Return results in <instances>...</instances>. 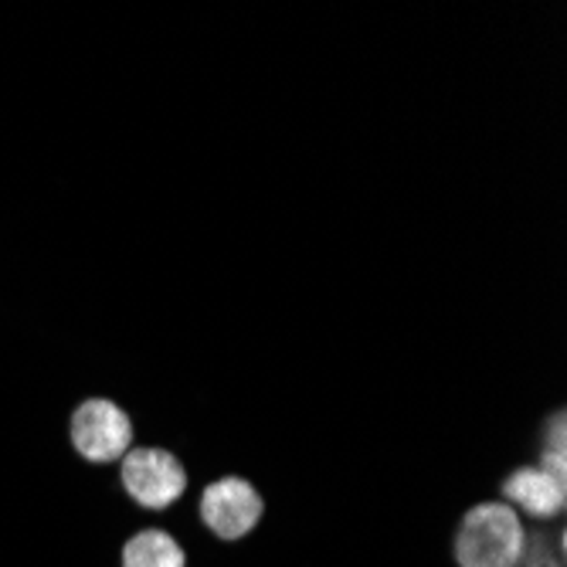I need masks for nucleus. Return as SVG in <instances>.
<instances>
[{"instance_id":"1","label":"nucleus","mask_w":567,"mask_h":567,"mask_svg":"<svg viewBox=\"0 0 567 567\" xmlns=\"http://www.w3.org/2000/svg\"><path fill=\"white\" fill-rule=\"evenodd\" d=\"M527 550V530L517 509L503 499L476 503L455 530L458 567H520Z\"/></svg>"},{"instance_id":"2","label":"nucleus","mask_w":567,"mask_h":567,"mask_svg":"<svg viewBox=\"0 0 567 567\" xmlns=\"http://www.w3.org/2000/svg\"><path fill=\"white\" fill-rule=\"evenodd\" d=\"M120 486L143 509H167L187 496L190 476L184 462L164 445H133L120 458Z\"/></svg>"},{"instance_id":"3","label":"nucleus","mask_w":567,"mask_h":567,"mask_svg":"<svg viewBox=\"0 0 567 567\" xmlns=\"http://www.w3.org/2000/svg\"><path fill=\"white\" fill-rule=\"evenodd\" d=\"M69 442L92 466H113L133 449L136 439L120 404H113L110 398H89L72 411Z\"/></svg>"},{"instance_id":"4","label":"nucleus","mask_w":567,"mask_h":567,"mask_svg":"<svg viewBox=\"0 0 567 567\" xmlns=\"http://www.w3.org/2000/svg\"><path fill=\"white\" fill-rule=\"evenodd\" d=\"M266 513V499L245 476H218L200 489L197 517L215 537L241 540L259 527Z\"/></svg>"},{"instance_id":"5","label":"nucleus","mask_w":567,"mask_h":567,"mask_svg":"<svg viewBox=\"0 0 567 567\" xmlns=\"http://www.w3.org/2000/svg\"><path fill=\"white\" fill-rule=\"evenodd\" d=\"M499 496L506 506L524 509L534 520H550L560 517L567 506V486H560L550 473H544L540 466H520L513 470L503 483H499Z\"/></svg>"},{"instance_id":"6","label":"nucleus","mask_w":567,"mask_h":567,"mask_svg":"<svg viewBox=\"0 0 567 567\" xmlns=\"http://www.w3.org/2000/svg\"><path fill=\"white\" fill-rule=\"evenodd\" d=\"M123 567H187V554L167 530H140L123 547Z\"/></svg>"},{"instance_id":"7","label":"nucleus","mask_w":567,"mask_h":567,"mask_svg":"<svg viewBox=\"0 0 567 567\" xmlns=\"http://www.w3.org/2000/svg\"><path fill=\"white\" fill-rule=\"evenodd\" d=\"M524 567H564V554L560 550H547V537L544 534H534V544L530 550H524Z\"/></svg>"}]
</instances>
